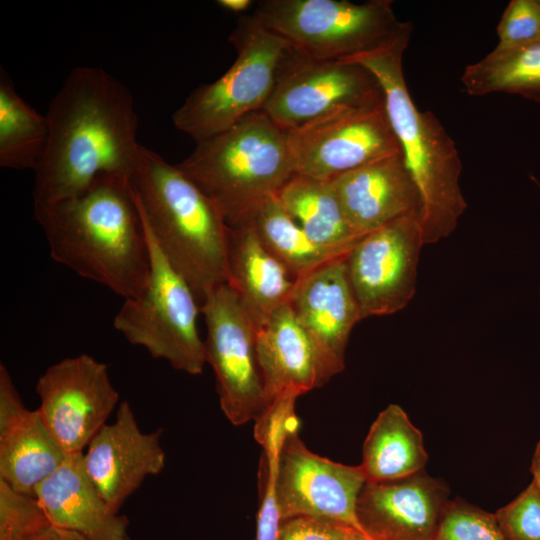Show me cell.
<instances>
[{"label":"cell","instance_id":"obj_35","mask_svg":"<svg viewBox=\"0 0 540 540\" xmlns=\"http://www.w3.org/2000/svg\"><path fill=\"white\" fill-rule=\"evenodd\" d=\"M216 3L227 12L240 14L248 11L254 2L252 0H218Z\"/></svg>","mask_w":540,"mask_h":540},{"label":"cell","instance_id":"obj_37","mask_svg":"<svg viewBox=\"0 0 540 540\" xmlns=\"http://www.w3.org/2000/svg\"><path fill=\"white\" fill-rule=\"evenodd\" d=\"M342 540H372L365 534L357 531V530H350L347 535Z\"/></svg>","mask_w":540,"mask_h":540},{"label":"cell","instance_id":"obj_22","mask_svg":"<svg viewBox=\"0 0 540 540\" xmlns=\"http://www.w3.org/2000/svg\"><path fill=\"white\" fill-rule=\"evenodd\" d=\"M228 284L257 330L289 302L296 279L264 246L252 222L228 226Z\"/></svg>","mask_w":540,"mask_h":540},{"label":"cell","instance_id":"obj_36","mask_svg":"<svg viewBox=\"0 0 540 540\" xmlns=\"http://www.w3.org/2000/svg\"><path fill=\"white\" fill-rule=\"evenodd\" d=\"M531 473L533 476V482L537 485L540 490V440L537 442L532 460H531Z\"/></svg>","mask_w":540,"mask_h":540},{"label":"cell","instance_id":"obj_1","mask_svg":"<svg viewBox=\"0 0 540 540\" xmlns=\"http://www.w3.org/2000/svg\"><path fill=\"white\" fill-rule=\"evenodd\" d=\"M129 89L98 67L73 68L45 114L49 135L34 171V205L80 194L106 175L130 180L141 149Z\"/></svg>","mask_w":540,"mask_h":540},{"label":"cell","instance_id":"obj_20","mask_svg":"<svg viewBox=\"0 0 540 540\" xmlns=\"http://www.w3.org/2000/svg\"><path fill=\"white\" fill-rule=\"evenodd\" d=\"M49 521L87 540H130L129 521L114 512L89 478L83 453L65 461L35 490Z\"/></svg>","mask_w":540,"mask_h":540},{"label":"cell","instance_id":"obj_32","mask_svg":"<svg viewBox=\"0 0 540 540\" xmlns=\"http://www.w3.org/2000/svg\"><path fill=\"white\" fill-rule=\"evenodd\" d=\"M498 51L517 48L540 39V0H512L497 26Z\"/></svg>","mask_w":540,"mask_h":540},{"label":"cell","instance_id":"obj_26","mask_svg":"<svg viewBox=\"0 0 540 540\" xmlns=\"http://www.w3.org/2000/svg\"><path fill=\"white\" fill-rule=\"evenodd\" d=\"M461 81L471 96L506 93L540 103V39L509 50L493 49L468 65Z\"/></svg>","mask_w":540,"mask_h":540},{"label":"cell","instance_id":"obj_5","mask_svg":"<svg viewBox=\"0 0 540 540\" xmlns=\"http://www.w3.org/2000/svg\"><path fill=\"white\" fill-rule=\"evenodd\" d=\"M176 165L214 203L229 227L250 222L258 207L296 173L286 132L262 111L196 142Z\"/></svg>","mask_w":540,"mask_h":540},{"label":"cell","instance_id":"obj_10","mask_svg":"<svg viewBox=\"0 0 540 540\" xmlns=\"http://www.w3.org/2000/svg\"><path fill=\"white\" fill-rule=\"evenodd\" d=\"M201 313L207 327L206 363L216 376L222 412L236 426L256 422L266 410L257 328L228 283L207 292Z\"/></svg>","mask_w":540,"mask_h":540},{"label":"cell","instance_id":"obj_8","mask_svg":"<svg viewBox=\"0 0 540 540\" xmlns=\"http://www.w3.org/2000/svg\"><path fill=\"white\" fill-rule=\"evenodd\" d=\"M144 226L151 254L149 278L138 296L124 300L114 317V328L153 358L198 375L206 364L197 323L201 305L189 283L162 253L145 222Z\"/></svg>","mask_w":540,"mask_h":540},{"label":"cell","instance_id":"obj_34","mask_svg":"<svg viewBox=\"0 0 540 540\" xmlns=\"http://www.w3.org/2000/svg\"><path fill=\"white\" fill-rule=\"evenodd\" d=\"M21 540H87L82 535L49 523Z\"/></svg>","mask_w":540,"mask_h":540},{"label":"cell","instance_id":"obj_2","mask_svg":"<svg viewBox=\"0 0 540 540\" xmlns=\"http://www.w3.org/2000/svg\"><path fill=\"white\" fill-rule=\"evenodd\" d=\"M34 216L55 262L124 300L144 290L150 246L128 178L102 176L76 196L34 205Z\"/></svg>","mask_w":540,"mask_h":540},{"label":"cell","instance_id":"obj_15","mask_svg":"<svg viewBox=\"0 0 540 540\" xmlns=\"http://www.w3.org/2000/svg\"><path fill=\"white\" fill-rule=\"evenodd\" d=\"M346 256L297 279L288 302L315 347L323 383L344 369L350 333L362 319Z\"/></svg>","mask_w":540,"mask_h":540},{"label":"cell","instance_id":"obj_30","mask_svg":"<svg viewBox=\"0 0 540 540\" xmlns=\"http://www.w3.org/2000/svg\"><path fill=\"white\" fill-rule=\"evenodd\" d=\"M49 523L35 497L15 491L0 479V540H21Z\"/></svg>","mask_w":540,"mask_h":540},{"label":"cell","instance_id":"obj_24","mask_svg":"<svg viewBox=\"0 0 540 540\" xmlns=\"http://www.w3.org/2000/svg\"><path fill=\"white\" fill-rule=\"evenodd\" d=\"M428 461L423 436L396 404L386 407L373 424L363 445L360 466L366 482H383L424 470Z\"/></svg>","mask_w":540,"mask_h":540},{"label":"cell","instance_id":"obj_23","mask_svg":"<svg viewBox=\"0 0 540 540\" xmlns=\"http://www.w3.org/2000/svg\"><path fill=\"white\" fill-rule=\"evenodd\" d=\"M316 244L348 254L362 238L350 226L331 181L295 173L276 194Z\"/></svg>","mask_w":540,"mask_h":540},{"label":"cell","instance_id":"obj_9","mask_svg":"<svg viewBox=\"0 0 540 540\" xmlns=\"http://www.w3.org/2000/svg\"><path fill=\"white\" fill-rule=\"evenodd\" d=\"M384 103L382 88L365 67L319 59L290 46L278 64L262 111L285 132L330 115Z\"/></svg>","mask_w":540,"mask_h":540},{"label":"cell","instance_id":"obj_38","mask_svg":"<svg viewBox=\"0 0 540 540\" xmlns=\"http://www.w3.org/2000/svg\"><path fill=\"white\" fill-rule=\"evenodd\" d=\"M539 293H540V291H539Z\"/></svg>","mask_w":540,"mask_h":540},{"label":"cell","instance_id":"obj_13","mask_svg":"<svg viewBox=\"0 0 540 540\" xmlns=\"http://www.w3.org/2000/svg\"><path fill=\"white\" fill-rule=\"evenodd\" d=\"M420 218L408 216L363 236L345 258L361 318L402 310L416 291L423 247Z\"/></svg>","mask_w":540,"mask_h":540},{"label":"cell","instance_id":"obj_14","mask_svg":"<svg viewBox=\"0 0 540 540\" xmlns=\"http://www.w3.org/2000/svg\"><path fill=\"white\" fill-rule=\"evenodd\" d=\"M298 427L296 422L287 431L279 456L276 485L283 522L300 516L325 518L365 534L356 514L366 483L362 467L311 452L299 438Z\"/></svg>","mask_w":540,"mask_h":540},{"label":"cell","instance_id":"obj_31","mask_svg":"<svg viewBox=\"0 0 540 540\" xmlns=\"http://www.w3.org/2000/svg\"><path fill=\"white\" fill-rule=\"evenodd\" d=\"M509 540H540V490L531 483L494 513Z\"/></svg>","mask_w":540,"mask_h":540},{"label":"cell","instance_id":"obj_18","mask_svg":"<svg viewBox=\"0 0 540 540\" xmlns=\"http://www.w3.org/2000/svg\"><path fill=\"white\" fill-rule=\"evenodd\" d=\"M67 454L50 433L38 409L23 404L7 368L0 366V479L35 497L38 485Z\"/></svg>","mask_w":540,"mask_h":540},{"label":"cell","instance_id":"obj_6","mask_svg":"<svg viewBox=\"0 0 540 540\" xmlns=\"http://www.w3.org/2000/svg\"><path fill=\"white\" fill-rule=\"evenodd\" d=\"M391 0H264L253 16L308 56L343 61L395 39L411 23L399 21Z\"/></svg>","mask_w":540,"mask_h":540},{"label":"cell","instance_id":"obj_29","mask_svg":"<svg viewBox=\"0 0 540 540\" xmlns=\"http://www.w3.org/2000/svg\"><path fill=\"white\" fill-rule=\"evenodd\" d=\"M433 540H509L494 513L463 500L446 504Z\"/></svg>","mask_w":540,"mask_h":540},{"label":"cell","instance_id":"obj_27","mask_svg":"<svg viewBox=\"0 0 540 540\" xmlns=\"http://www.w3.org/2000/svg\"><path fill=\"white\" fill-rule=\"evenodd\" d=\"M250 221L264 246L296 280L347 255L313 242L286 212L276 194L258 207Z\"/></svg>","mask_w":540,"mask_h":540},{"label":"cell","instance_id":"obj_28","mask_svg":"<svg viewBox=\"0 0 540 540\" xmlns=\"http://www.w3.org/2000/svg\"><path fill=\"white\" fill-rule=\"evenodd\" d=\"M294 424L292 418L271 417L256 436L264 454L261 462L263 492L257 516L255 540H280L282 516L277 496V473L279 456L284 437Z\"/></svg>","mask_w":540,"mask_h":540},{"label":"cell","instance_id":"obj_4","mask_svg":"<svg viewBox=\"0 0 540 540\" xmlns=\"http://www.w3.org/2000/svg\"><path fill=\"white\" fill-rule=\"evenodd\" d=\"M129 181L158 247L201 305L209 290L228 283V225L223 216L176 164L142 145Z\"/></svg>","mask_w":540,"mask_h":540},{"label":"cell","instance_id":"obj_19","mask_svg":"<svg viewBox=\"0 0 540 540\" xmlns=\"http://www.w3.org/2000/svg\"><path fill=\"white\" fill-rule=\"evenodd\" d=\"M331 183L347 221L360 237L404 217L420 218V194L402 153L350 171Z\"/></svg>","mask_w":540,"mask_h":540},{"label":"cell","instance_id":"obj_7","mask_svg":"<svg viewBox=\"0 0 540 540\" xmlns=\"http://www.w3.org/2000/svg\"><path fill=\"white\" fill-rule=\"evenodd\" d=\"M237 57L217 80L198 86L173 112L172 122L195 142L218 134L260 111L289 44L253 15L241 16L229 35Z\"/></svg>","mask_w":540,"mask_h":540},{"label":"cell","instance_id":"obj_3","mask_svg":"<svg viewBox=\"0 0 540 540\" xmlns=\"http://www.w3.org/2000/svg\"><path fill=\"white\" fill-rule=\"evenodd\" d=\"M412 24L389 43L344 62L359 64L378 80L388 119L421 199L424 244L448 237L467 202L460 187L462 162L454 140L431 111L413 102L403 73V55Z\"/></svg>","mask_w":540,"mask_h":540},{"label":"cell","instance_id":"obj_17","mask_svg":"<svg viewBox=\"0 0 540 540\" xmlns=\"http://www.w3.org/2000/svg\"><path fill=\"white\" fill-rule=\"evenodd\" d=\"M447 486L423 471L383 482H366L356 514L372 540H433L448 503Z\"/></svg>","mask_w":540,"mask_h":540},{"label":"cell","instance_id":"obj_21","mask_svg":"<svg viewBox=\"0 0 540 540\" xmlns=\"http://www.w3.org/2000/svg\"><path fill=\"white\" fill-rule=\"evenodd\" d=\"M256 349L266 410L284 395L299 397L324 384L315 347L289 303L257 330Z\"/></svg>","mask_w":540,"mask_h":540},{"label":"cell","instance_id":"obj_16","mask_svg":"<svg viewBox=\"0 0 540 540\" xmlns=\"http://www.w3.org/2000/svg\"><path fill=\"white\" fill-rule=\"evenodd\" d=\"M162 430L144 433L130 404L122 402L113 423H106L83 452L85 470L108 506H121L147 476L159 474L166 455L160 444Z\"/></svg>","mask_w":540,"mask_h":540},{"label":"cell","instance_id":"obj_11","mask_svg":"<svg viewBox=\"0 0 540 540\" xmlns=\"http://www.w3.org/2000/svg\"><path fill=\"white\" fill-rule=\"evenodd\" d=\"M286 135L295 172L324 181L402 153L384 103L336 113Z\"/></svg>","mask_w":540,"mask_h":540},{"label":"cell","instance_id":"obj_33","mask_svg":"<svg viewBox=\"0 0 540 540\" xmlns=\"http://www.w3.org/2000/svg\"><path fill=\"white\" fill-rule=\"evenodd\" d=\"M350 530L333 520L300 516L283 522L280 540H342Z\"/></svg>","mask_w":540,"mask_h":540},{"label":"cell","instance_id":"obj_25","mask_svg":"<svg viewBox=\"0 0 540 540\" xmlns=\"http://www.w3.org/2000/svg\"><path fill=\"white\" fill-rule=\"evenodd\" d=\"M49 126L16 91L7 74L0 70V166L35 171L47 146Z\"/></svg>","mask_w":540,"mask_h":540},{"label":"cell","instance_id":"obj_12","mask_svg":"<svg viewBox=\"0 0 540 540\" xmlns=\"http://www.w3.org/2000/svg\"><path fill=\"white\" fill-rule=\"evenodd\" d=\"M35 390L40 398L38 411L67 455L83 453L119 400L107 365L87 354L48 367Z\"/></svg>","mask_w":540,"mask_h":540}]
</instances>
